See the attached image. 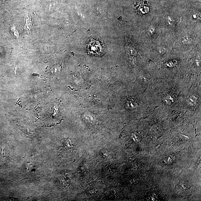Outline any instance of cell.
Masks as SVG:
<instances>
[{"mask_svg":"<svg viewBox=\"0 0 201 201\" xmlns=\"http://www.w3.org/2000/svg\"><path fill=\"white\" fill-rule=\"evenodd\" d=\"M86 49L88 54L96 56H101L105 53L106 49L103 41L97 38H91L86 41Z\"/></svg>","mask_w":201,"mask_h":201,"instance_id":"6da1fadb","label":"cell"}]
</instances>
